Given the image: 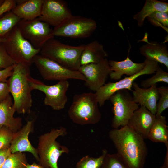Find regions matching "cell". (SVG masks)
<instances>
[{"mask_svg":"<svg viewBox=\"0 0 168 168\" xmlns=\"http://www.w3.org/2000/svg\"><path fill=\"white\" fill-rule=\"evenodd\" d=\"M108 135L116 153L128 168H144L148 150L143 137L128 125L110 130Z\"/></svg>","mask_w":168,"mask_h":168,"instance_id":"cell-1","label":"cell"},{"mask_svg":"<svg viewBox=\"0 0 168 168\" xmlns=\"http://www.w3.org/2000/svg\"><path fill=\"white\" fill-rule=\"evenodd\" d=\"M30 67L24 63H15L7 81L13 99V107L19 114L29 112L32 105V90L29 81Z\"/></svg>","mask_w":168,"mask_h":168,"instance_id":"cell-2","label":"cell"},{"mask_svg":"<svg viewBox=\"0 0 168 168\" xmlns=\"http://www.w3.org/2000/svg\"><path fill=\"white\" fill-rule=\"evenodd\" d=\"M67 134L66 128L61 127L52 129L39 137L36 149L39 164L45 168H58V162L60 157L63 154H68L69 150L66 146L61 145L56 139Z\"/></svg>","mask_w":168,"mask_h":168,"instance_id":"cell-3","label":"cell"},{"mask_svg":"<svg viewBox=\"0 0 168 168\" xmlns=\"http://www.w3.org/2000/svg\"><path fill=\"white\" fill-rule=\"evenodd\" d=\"M95 93L85 92L75 94L68 111L74 123L81 125L95 124L101 118Z\"/></svg>","mask_w":168,"mask_h":168,"instance_id":"cell-4","label":"cell"},{"mask_svg":"<svg viewBox=\"0 0 168 168\" xmlns=\"http://www.w3.org/2000/svg\"><path fill=\"white\" fill-rule=\"evenodd\" d=\"M84 45L71 46L54 38L48 40L40 49V54L72 70L78 71L80 58Z\"/></svg>","mask_w":168,"mask_h":168,"instance_id":"cell-5","label":"cell"},{"mask_svg":"<svg viewBox=\"0 0 168 168\" xmlns=\"http://www.w3.org/2000/svg\"><path fill=\"white\" fill-rule=\"evenodd\" d=\"M5 38L6 40L2 44L15 63H24L30 66L34 57L40 53V49L35 48L23 37L17 25Z\"/></svg>","mask_w":168,"mask_h":168,"instance_id":"cell-6","label":"cell"},{"mask_svg":"<svg viewBox=\"0 0 168 168\" xmlns=\"http://www.w3.org/2000/svg\"><path fill=\"white\" fill-rule=\"evenodd\" d=\"M109 100L113 105L112 110L114 114L112 127L117 129L128 125L134 112L139 107V105L133 100L129 91H118Z\"/></svg>","mask_w":168,"mask_h":168,"instance_id":"cell-7","label":"cell"},{"mask_svg":"<svg viewBox=\"0 0 168 168\" xmlns=\"http://www.w3.org/2000/svg\"><path fill=\"white\" fill-rule=\"evenodd\" d=\"M96 21L91 18L72 15L53 29L54 36L73 39L89 37L96 29Z\"/></svg>","mask_w":168,"mask_h":168,"instance_id":"cell-8","label":"cell"},{"mask_svg":"<svg viewBox=\"0 0 168 168\" xmlns=\"http://www.w3.org/2000/svg\"><path fill=\"white\" fill-rule=\"evenodd\" d=\"M144 62L146 64L144 68L138 73L125 77L116 82L105 83L99 88L95 93L99 105L103 106L105 101L118 91L125 89L132 91L133 84L137 78L142 75L155 73L160 68L158 63L155 61L145 59Z\"/></svg>","mask_w":168,"mask_h":168,"instance_id":"cell-9","label":"cell"},{"mask_svg":"<svg viewBox=\"0 0 168 168\" xmlns=\"http://www.w3.org/2000/svg\"><path fill=\"white\" fill-rule=\"evenodd\" d=\"M33 63L45 80L59 81L73 79L85 82L86 80L84 76L78 71L68 69L41 54L35 56Z\"/></svg>","mask_w":168,"mask_h":168,"instance_id":"cell-10","label":"cell"},{"mask_svg":"<svg viewBox=\"0 0 168 168\" xmlns=\"http://www.w3.org/2000/svg\"><path fill=\"white\" fill-rule=\"evenodd\" d=\"M29 81L32 91L39 90L45 94L44 103L45 105L54 110L65 108L68 100L66 93L69 86L68 80L59 81L54 85H48L30 76Z\"/></svg>","mask_w":168,"mask_h":168,"instance_id":"cell-11","label":"cell"},{"mask_svg":"<svg viewBox=\"0 0 168 168\" xmlns=\"http://www.w3.org/2000/svg\"><path fill=\"white\" fill-rule=\"evenodd\" d=\"M17 25L23 37L37 49H41L54 37L50 25L38 18L31 20H21Z\"/></svg>","mask_w":168,"mask_h":168,"instance_id":"cell-12","label":"cell"},{"mask_svg":"<svg viewBox=\"0 0 168 168\" xmlns=\"http://www.w3.org/2000/svg\"><path fill=\"white\" fill-rule=\"evenodd\" d=\"M107 58L96 63L80 67L78 71L86 78L85 85L90 90L96 91L105 84L111 72Z\"/></svg>","mask_w":168,"mask_h":168,"instance_id":"cell-13","label":"cell"},{"mask_svg":"<svg viewBox=\"0 0 168 168\" xmlns=\"http://www.w3.org/2000/svg\"><path fill=\"white\" fill-rule=\"evenodd\" d=\"M72 15L66 2L62 0H43L41 14L38 18L54 27Z\"/></svg>","mask_w":168,"mask_h":168,"instance_id":"cell-14","label":"cell"},{"mask_svg":"<svg viewBox=\"0 0 168 168\" xmlns=\"http://www.w3.org/2000/svg\"><path fill=\"white\" fill-rule=\"evenodd\" d=\"M33 120L28 121L20 129L15 133L9 148L11 153L29 152L39 161V157L37 149L31 145L28 138L29 133L33 129Z\"/></svg>","mask_w":168,"mask_h":168,"instance_id":"cell-15","label":"cell"},{"mask_svg":"<svg viewBox=\"0 0 168 168\" xmlns=\"http://www.w3.org/2000/svg\"><path fill=\"white\" fill-rule=\"evenodd\" d=\"M132 87L133 89L132 90V96L134 101L140 106L145 107L155 115L157 104L159 98L157 84L148 88H142L137 83L133 82Z\"/></svg>","mask_w":168,"mask_h":168,"instance_id":"cell-16","label":"cell"},{"mask_svg":"<svg viewBox=\"0 0 168 168\" xmlns=\"http://www.w3.org/2000/svg\"><path fill=\"white\" fill-rule=\"evenodd\" d=\"M155 118V116L146 108L140 106L134 112L128 125L144 139H147Z\"/></svg>","mask_w":168,"mask_h":168,"instance_id":"cell-17","label":"cell"},{"mask_svg":"<svg viewBox=\"0 0 168 168\" xmlns=\"http://www.w3.org/2000/svg\"><path fill=\"white\" fill-rule=\"evenodd\" d=\"M111 72L109 74L110 79L113 80L120 79L124 75L130 76L142 71L145 66V63H138L133 62L128 56L124 60L108 61Z\"/></svg>","mask_w":168,"mask_h":168,"instance_id":"cell-18","label":"cell"},{"mask_svg":"<svg viewBox=\"0 0 168 168\" xmlns=\"http://www.w3.org/2000/svg\"><path fill=\"white\" fill-rule=\"evenodd\" d=\"M15 111L13 107V101L10 95L0 103V130L3 127L16 133L22 126L21 117H14Z\"/></svg>","mask_w":168,"mask_h":168,"instance_id":"cell-19","label":"cell"},{"mask_svg":"<svg viewBox=\"0 0 168 168\" xmlns=\"http://www.w3.org/2000/svg\"><path fill=\"white\" fill-rule=\"evenodd\" d=\"M12 11L21 20H31L40 16L43 0H17Z\"/></svg>","mask_w":168,"mask_h":168,"instance_id":"cell-20","label":"cell"},{"mask_svg":"<svg viewBox=\"0 0 168 168\" xmlns=\"http://www.w3.org/2000/svg\"><path fill=\"white\" fill-rule=\"evenodd\" d=\"M139 50L146 59L160 63L168 69V50L165 44L148 43L142 46Z\"/></svg>","mask_w":168,"mask_h":168,"instance_id":"cell-21","label":"cell"},{"mask_svg":"<svg viewBox=\"0 0 168 168\" xmlns=\"http://www.w3.org/2000/svg\"><path fill=\"white\" fill-rule=\"evenodd\" d=\"M108 54L103 46L98 41H94L84 45L80 58L81 66L99 62L106 58Z\"/></svg>","mask_w":168,"mask_h":168,"instance_id":"cell-22","label":"cell"},{"mask_svg":"<svg viewBox=\"0 0 168 168\" xmlns=\"http://www.w3.org/2000/svg\"><path fill=\"white\" fill-rule=\"evenodd\" d=\"M166 117L162 115L155 116L154 122L149 131L147 139L154 142L168 145V130Z\"/></svg>","mask_w":168,"mask_h":168,"instance_id":"cell-23","label":"cell"},{"mask_svg":"<svg viewBox=\"0 0 168 168\" xmlns=\"http://www.w3.org/2000/svg\"><path fill=\"white\" fill-rule=\"evenodd\" d=\"M156 11L168 13V3L156 0H146L142 10L133 17L138 25L142 27L146 17Z\"/></svg>","mask_w":168,"mask_h":168,"instance_id":"cell-24","label":"cell"},{"mask_svg":"<svg viewBox=\"0 0 168 168\" xmlns=\"http://www.w3.org/2000/svg\"><path fill=\"white\" fill-rule=\"evenodd\" d=\"M21 20L12 11L0 18V38H5Z\"/></svg>","mask_w":168,"mask_h":168,"instance_id":"cell-25","label":"cell"},{"mask_svg":"<svg viewBox=\"0 0 168 168\" xmlns=\"http://www.w3.org/2000/svg\"><path fill=\"white\" fill-rule=\"evenodd\" d=\"M108 153L106 149L102 150L101 154L98 157H93L86 155L82 158L77 163L76 168H100L104 158Z\"/></svg>","mask_w":168,"mask_h":168,"instance_id":"cell-26","label":"cell"},{"mask_svg":"<svg viewBox=\"0 0 168 168\" xmlns=\"http://www.w3.org/2000/svg\"><path fill=\"white\" fill-rule=\"evenodd\" d=\"M27 164L26 155L22 152L11 153L1 168H26Z\"/></svg>","mask_w":168,"mask_h":168,"instance_id":"cell-27","label":"cell"},{"mask_svg":"<svg viewBox=\"0 0 168 168\" xmlns=\"http://www.w3.org/2000/svg\"><path fill=\"white\" fill-rule=\"evenodd\" d=\"M152 25L160 27L167 32L168 27V13L156 11L146 17Z\"/></svg>","mask_w":168,"mask_h":168,"instance_id":"cell-28","label":"cell"},{"mask_svg":"<svg viewBox=\"0 0 168 168\" xmlns=\"http://www.w3.org/2000/svg\"><path fill=\"white\" fill-rule=\"evenodd\" d=\"M155 73V74L152 77L142 81L140 84L141 86L144 88H148L159 82L168 83L167 72L160 68Z\"/></svg>","mask_w":168,"mask_h":168,"instance_id":"cell-29","label":"cell"},{"mask_svg":"<svg viewBox=\"0 0 168 168\" xmlns=\"http://www.w3.org/2000/svg\"><path fill=\"white\" fill-rule=\"evenodd\" d=\"M100 168H128L117 154L106 155Z\"/></svg>","mask_w":168,"mask_h":168,"instance_id":"cell-30","label":"cell"},{"mask_svg":"<svg viewBox=\"0 0 168 168\" xmlns=\"http://www.w3.org/2000/svg\"><path fill=\"white\" fill-rule=\"evenodd\" d=\"M158 90L159 98L157 104L156 117L161 115L162 113L168 108V87L162 86L158 87Z\"/></svg>","mask_w":168,"mask_h":168,"instance_id":"cell-31","label":"cell"},{"mask_svg":"<svg viewBox=\"0 0 168 168\" xmlns=\"http://www.w3.org/2000/svg\"><path fill=\"white\" fill-rule=\"evenodd\" d=\"M14 133L5 127L0 130V150L10 147Z\"/></svg>","mask_w":168,"mask_h":168,"instance_id":"cell-32","label":"cell"},{"mask_svg":"<svg viewBox=\"0 0 168 168\" xmlns=\"http://www.w3.org/2000/svg\"><path fill=\"white\" fill-rule=\"evenodd\" d=\"M7 52L2 43H0V70L4 69L15 64Z\"/></svg>","mask_w":168,"mask_h":168,"instance_id":"cell-33","label":"cell"},{"mask_svg":"<svg viewBox=\"0 0 168 168\" xmlns=\"http://www.w3.org/2000/svg\"><path fill=\"white\" fill-rule=\"evenodd\" d=\"M16 5L15 0H4L0 6V16L7 12L12 11Z\"/></svg>","mask_w":168,"mask_h":168,"instance_id":"cell-34","label":"cell"},{"mask_svg":"<svg viewBox=\"0 0 168 168\" xmlns=\"http://www.w3.org/2000/svg\"><path fill=\"white\" fill-rule=\"evenodd\" d=\"M8 84L6 82H0V103L10 96Z\"/></svg>","mask_w":168,"mask_h":168,"instance_id":"cell-35","label":"cell"},{"mask_svg":"<svg viewBox=\"0 0 168 168\" xmlns=\"http://www.w3.org/2000/svg\"><path fill=\"white\" fill-rule=\"evenodd\" d=\"M14 65L6 68L0 70V82H6L12 74Z\"/></svg>","mask_w":168,"mask_h":168,"instance_id":"cell-36","label":"cell"},{"mask_svg":"<svg viewBox=\"0 0 168 168\" xmlns=\"http://www.w3.org/2000/svg\"><path fill=\"white\" fill-rule=\"evenodd\" d=\"M9 147L0 150V168L6 159L11 154Z\"/></svg>","mask_w":168,"mask_h":168,"instance_id":"cell-37","label":"cell"},{"mask_svg":"<svg viewBox=\"0 0 168 168\" xmlns=\"http://www.w3.org/2000/svg\"><path fill=\"white\" fill-rule=\"evenodd\" d=\"M167 150L166 156L163 165L160 168H168V145L166 146Z\"/></svg>","mask_w":168,"mask_h":168,"instance_id":"cell-38","label":"cell"},{"mask_svg":"<svg viewBox=\"0 0 168 168\" xmlns=\"http://www.w3.org/2000/svg\"><path fill=\"white\" fill-rule=\"evenodd\" d=\"M26 168H45L40 164H38L34 162L31 164L27 163Z\"/></svg>","mask_w":168,"mask_h":168,"instance_id":"cell-39","label":"cell"},{"mask_svg":"<svg viewBox=\"0 0 168 168\" xmlns=\"http://www.w3.org/2000/svg\"><path fill=\"white\" fill-rule=\"evenodd\" d=\"M6 40V38H0V43H3L5 42Z\"/></svg>","mask_w":168,"mask_h":168,"instance_id":"cell-40","label":"cell"},{"mask_svg":"<svg viewBox=\"0 0 168 168\" xmlns=\"http://www.w3.org/2000/svg\"><path fill=\"white\" fill-rule=\"evenodd\" d=\"M4 0H0V6L4 2Z\"/></svg>","mask_w":168,"mask_h":168,"instance_id":"cell-41","label":"cell"}]
</instances>
